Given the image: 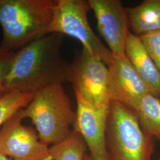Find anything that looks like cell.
Masks as SVG:
<instances>
[{"label": "cell", "mask_w": 160, "mask_h": 160, "mask_svg": "<svg viewBox=\"0 0 160 160\" xmlns=\"http://www.w3.org/2000/svg\"><path fill=\"white\" fill-rule=\"evenodd\" d=\"M91 10L88 1L57 0L47 34H66L80 41L83 51L103 61L107 66L113 55L94 33L87 14Z\"/></svg>", "instance_id": "5b68a950"}, {"label": "cell", "mask_w": 160, "mask_h": 160, "mask_svg": "<svg viewBox=\"0 0 160 160\" xmlns=\"http://www.w3.org/2000/svg\"><path fill=\"white\" fill-rule=\"evenodd\" d=\"M149 55L160 70V30L139 37Z\"/></svg>", "instance_id": "2e32d148"}, {"label": "cell", "mask_w": 160, "mask_h": 160, "mask_svg": "<svg viewBox=\"0 0 160 160\" xmlns=\"http://www.w3.org/2000/svg\"><path fill=\"white\" fill-rule=\"evenodd\" d=\"M130 28L138 37L160 30V0H145L126 8Z\"/></svg>", "instance_id": "7c38bea8"}, {"label": "cell", "mask_w": 160, "mask_h": 160, "mask_svg": "<svg viewBox=\"0 0 160 160\" xmlns=\"http://www.w3.org/2000/svg\"><path fill=\"white\" fill-rule=\"evenodd\" d=\"M16 51L8 50L0 46V97L7 92L4 83L12 67Z\"/></svg>", "instance_id": "e0dca14e"}, {"label": "cell", "mask_w": 160, "mask_h": 160, "mask_svg": "<svg viewBox=\"0 0 160 160\" xmlns=\"http://www.w3.org/2000/svg\"><path fill=\"white\" fill-rule=\"evenodd\" d=\"M108 67L111 101L122 103L134 112L143 97L150 94L148 87L126 55H113Z\"/></svg>", "instance_id": "9c48e42d"}, {"label": "cell", "mask_w": 160, "mask_h": 160, "mask_svg": "<svg viewBox=\"0 0 160 160\" xmlns=\"http://www.w3.org/2000/svg\"><path fill=\"white\" fill-rule=\"evenodd\" d=\"M84 160H93V159L91 157L90 154L86 153V155L84 157Z\"/></svg>", "instance_id": "d6986e66"}, {"label": "cell", "mask_w": 160, "mask_h": 160, "mask_svg": "<svg viewBox=\"0 0 160 160\" xmlns=\"http://www.w3.org/2000/svg\"><path fill=\"white\" fill-rule=\"evenodd\" d=\"M134 112L143 131L160 142V100L148 94Z\"/></svg>", "instance_id": "4fadbf2b"}, {"label": "cell", "mask_w": 160, "mask_h": 160, "mask_svg": "<svg viewBox=\"0 0 160 160\" xmlns=\"http://www.w3.org/2000/svg\"><path fill=\"white\" fill-rule=\"evenodd\" d=\"M125 55L148 87L150 94L160 100V70L149 55L139 37L131 32L126 39Z\"/></svg>", "instance_id": "8fae6325"}, {"label": "cell", "mask_w": 160, "mask_h": 160, "mask_svg": "<svg viewBox=\"0 0 160 160\" xmlns=\"http://www.w3.org/2000/svg\"><path fill=\"white\" fill-rule=\"evenodd\" d=\"M34 94L12 90L0 97V128L32 100Z\"/></svg>", "instance_id": "9a60e30c"}, {"label": "cell", "mask_w": 160, "mask_h": 160, "mask_svg": "<svg viewBox=\"0 0 160 160\" xmlns=\"http://www.w3.org/2000/svg\"><path fill=\"white\" fill-rule=\"evenodd\" d=\"M160 160V158H158V160Z\"/></svg>", "instance_id": "ffe728a7"}, {"label": "cell", "mask_w": 160, "mask_h": 160, "mask_svg": "<svg viewBox=\"0 0 160 160\" xmlns=\"http://www.w3.org/2000/svg\"><path fill=\"white\" fill-rule=\"evenodd\" d=\"M22 120L17 113L1 126L0 151L13 160H53L50 148Z\"/></svg>", "instance_id": "52a82bcc"}, {"label": "cell", "mask_w": 160, "mask_h": 160, "mask_svg": "<svg viewBox=\"0 0 160 160\" xmlns=\"http://www.w3.org/2000/svg\"><path fill=\"white\" fill-rule=\"evenodd\" d=\"M87 148L84 140L74 130L62 142L50 147L53 160H84Z\"/></svg>", "instance_id": "5bb4252c"}, {"label": "cell", "mask_w": 160, "mask_h": 160, "mask_svg": "<svg viewBox=\"0 0 160 160\" xmlns=\"http://www.w3.org/2000/svg\"><path fill=\"white\" fill-rule=\"evenodd\" d=\"M0 160H13L0 151Z\"/></svg>", "instance_id": "ac0fdd59"}, {"label": "cell", "mask_w": 160, "mask_h": 160, "mask_svg": "<svg viewBox=\"0 0 160 160\" xmlns=\"http://www.w3.org/2000/svg\"><path fill=\"white\" fill-rule=\"evenodd\" d=\"M67 81L96 108L109 112V71L103 61L82 51L69 64Z\"/></svg>", "instance_id": "8992f818"}, {"label": "cell", "mask_w": 160, "mask_h": 160, "mask_svg": "<svg viewBox=\"0 0 160 160\" xmlns=\"http://www.w3.org/2000/svg\"><path fill=\"white\" fill-rule=\"evenodd\" d=\"M95 15L97 29L114 56L125 55L130 28L129 17L119 0H88Z\"/></svg>", "instance_id": "ba28073f"}, {"label": "cell", "mask_w": 160, "mask_h": 160, "mask_svg": "<svg viewBox=\"0 0 160 160\" xmlns=\"http://www.w3.org/2000/svg\"><path fill=\"white\" fill-rule=\"evenodd\" d=\"M155 141L143 131L134 112L111 101L106 129L108 160H151Z\"/></svg>", "instance_id": "277c9868"}, {"label": "cell", "mask_w": 160, "mask_h": 160, "mask_svg": "<svg viewBox=\"0 0 160 160\" xmlns=\"http://www.w3.org/2000/svg\"><path fill=\"white\" fill-rule=\"evenodd\" d=\"M17 114L30 119L41 142L49 147L61 143L71 134L76 112L62 82L55 83L35 92L29 104Z\"/></svg>", "instance_id": "7a4b0ae2"}, {"label": "cell", "mask_w": 160, "mask_h": 160, "mask_svg": "<svg viewBox=\"0 0 160 160\" xmlns=\"http://www.w3.org/2000/svg\"><path fill=\"white\" fill-rule=\"evenodd\" d=\"M56 2L57 0H0V46L15 51L46 35Z\"/></svg>", "instance_id": "3957f363"}, {"label": "cell", "mask_w": 160, "mask_h": 160, "mask_svg": "<svg viewBox=\"0 0 160 160\" xmlns=\"http://www.w3.org/2000/svg\"><path fill=\"white\" fill-rule=\"evenodd\" d=\"M62 36L46 34L16 51L4 83L7 92L34 94L46 86L67 81L69 64L61 53Z\"/></svg>", "instance_id": "6da1fadb"}, {"label": "cell", "mask_w": 160, "mask_h": 160, "mask_svg": "<svg viewBox=\"0 0 160 160\" xmlns=\"http://www.w3.org/2000/svg\"><path fill=\"white\" fill-rule=\"evenodd\" d=\"M77 101L74 129L83 138L93 160H108L106 129L109 112L100 110L80 93L74 92Z\"/></svg>", "instance_id": "30bf717a"}]
</instances>
